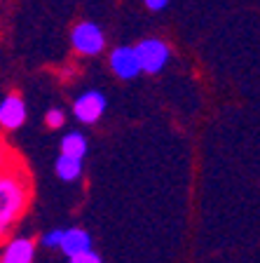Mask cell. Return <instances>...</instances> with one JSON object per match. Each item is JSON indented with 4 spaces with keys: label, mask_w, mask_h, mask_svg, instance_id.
I'll return each mask as SVG.
<instances>
[{
    "label": "cell",
    "mask_w": 260,
    "mask_h": 263,
    "mask_svg": "<svg viewBox=\"0 0 260 263\" xmlns=\"http://www.w3.org/2000/svg\"><path fill=\"white\" fill-rule=\"evenodd\" d=\"M31 204V176L22 162H7L0 167V237L26 214Z\"/></svg>",
    "instance_id": "obj_1"
},
{
    "label": "cell",
    "mask_w": 260,
    "mask_h": 263,
    "mask_svg": "<svg viewBox=\"0 0 260 263\" xmlns=\"http://www.w3.org/2000/svg\"><path fill=\"white\" fill-rule=\"evenodd\" d=\"M108 40H106V33L98 24L94 22H77L71 28V47L75 54L80 57H98L106 49Z\"/></svg>",
    "instance_id": "obj_2"
},
{
    "label": "cell",
    "mask_w": 260,
    "mask_h": 263,
    "mask_svg": "<svg viewBox=\"0 0 260 263\" xmlns=\"http://www.w3.org/2000/svg\"><path fill=\"white\" fill-rule=\"evenodd\" d=\"M134 52L136 59H138V66H141V73H148V76H157L171 59V47L162 38L138 40L134 45Z\"/></svg>",
    "instance_id": "obj_3"
},
{
    "label": "cell",
    "mask_w": 260,
    "mask_h": 263,
    "mask_svg": "<svg viewBox=\"0 0 260 263\" xmlns=\"http://www.w3.org/2000/svg\"><path fill=\"white\" fill-rule=\"evenodd\" d=\"M106 108H108V101L101 89H87L73 101V115L82 125H96L103 118Z\"/></svg>",
    "instance_id": "obj_4"
},
{
    "label": "cell",
    "mask_w": 260,
    "mask_h": 263,
    "mask_svg": "<svg viewBox=\"0 0 260 263\" xmlns=\"http://www.w3.org/2000/svg\"><path fill=\"white\" fill-rule=\"evenodd\" d=\"M28 108L26 101L19 92H10L0 101V129L3 132H14L26 122Z\"/></svg>",
    "instance_id": "obj_5"
},
{
    "label": "cell",
    "mask_w": 260,
    "mask_h": 263,
    "mask_svg": "<svg viewBox=\"0 0 260 263\" xmlns=\"http://www.w3.org/2000/svg\"><path fill=\"white\" fill-rule=\"evenodd\" d=\"M108 66L113 76L119 80H134L136 76H141V66H138V59H136V52L131 45H117L115 49H110Z\"/></svg>",
    "instance_id": "obj_6"
},
{
    "label": "cell",
    "mask_w": 260,
    "mask_h": 263,
    "mask_svg": "<svg viewBox=\"0 0 260 263\" xmlns=\"http://www.w3.org/2000/svg\"><path fill=\"white\" fill-rule=\"evenodd\" d=\"M59 249L64 252V256H68V261H71V258L80 256V254L92 252V235H89L85 228H77V226L64 228V240H61Z\"/></svg>",
    "instance_id": "obj_7"
},
{
    "label": "cell",
    "mask_w": 260,
    "mask_h": 263,
    "mask_svg": "<svg viewBox=\"0 0 260 263\" xmlns=\"http://www.w3.org/2000/svg\"><path fill=\"white\" fill-rule=\"evenodd\" d=\"M35 261V242L31 237H12L0 254V263H33Z\"/></svg>",
    "instance_id": "obj_8"
},
{
    "label": "cell",
    "mask_w": 260,
    "mask_h": 263,
    "mask_svg": "<svg viewBox=\"0 0 260 263\" xmlns=\"http://www.w3.org/2000/svg\"><path fill=\"white\" fill-rule=\"evenodd\" d=\"M87 151H89V143H87V137L82 132H68L61 139V155H68V158H77L85 160Z\"/></svg>",
    "instance_id": "obj_9"
},
{
    "label": "cell",
    "mask_w": 260,
    "mask_h": 263,
    "mask_svg": "<svg viewBox=\"0 0 260 263\" xmlns=\"http://www.w3.org/2000/svg\"><path fill=\"white\" fill-rule=\"evenodd\" d=\"M54 174L61 181H66V183H73V181H77L82 176V160L68 158V155L59 153V158L54 162Z\"/></svg>",
    "instance_id": "obj_10"
},
{
    "label": "cell",
    "mask_w": 260,
    "mask_h": 263,
    "mask_svg": "<svg viewBox=\"0 0 260 263\" xmlns=\"http://www.w3.org/2000/svg\"><path fill=\"white\" fill-rule=\"evenodd\" d=\"M64 122H66L64 108H56V106H52V108L45 113V125H47L49 129H59V127H64Z\"/></svg>",
    "instance_id": "obj_11"
},
{
    "label": "cell",
    "mask_w": 260,
    "mask_h": 263,
    "mask_svg": "<svg viewBox=\"0 0 260 263\" xmlns=\"http://www.w3.org/2000/svg\"><path fill=\"white\" fill-rule=\"evenodd\" d=\"M61 240H64V228H52V230H47V233L40 237L43 247H47V249H59Z\"/></svg>",
    "instance_id": "obj_12"
},
{
    "label": "cell",
    "mask_w": 260,
    "mask_h": 263,
    "mask_svg": "<svg viewBox=\"0 0 260 263\" xmlns=\"http://www.w3.org/2000/svg\"><path fill=\"white\" fill-rule=\"evenodd\" d=\"M68 263H103V258L98 256L96 252H87V254H80V256H75V258H71Z\"/></svg>",
    "instance_id": "obj_13"
},
{
    "label": "cell",
    "mask_w": 260,
    "mask_h": 263,
    "mask_svg": "<svg viewBox=\"0 0 260 263\" xmlns=\"http://www.w3.org/2000/svg\"><path fill=\"white\" fill-rule=\"evenodd\" d=\"M146 7L150 12H162V10H167V7H169V3H167V0H148Z\"/></svg>",
    "instance_id": "obj_14"
},
{
    "label": "cell",
    "mask_w": 260,
    "mask_h": 263,
    "mask_svg": "<svg viewBox=\"0 0 260 263\" xmlns=\"http://www.w3.org/2000/svg\"><path fill=\"white\" fill-rule=\"evenodd\" d=\"M7 155H10V148H7L5 139H3V134H0V167H5L7 164Z\"/></svg>",
    "instance_id": "obj_15"
}]
</instances>
